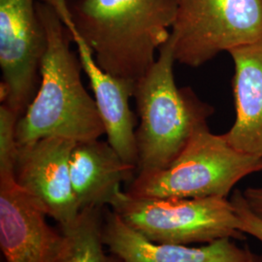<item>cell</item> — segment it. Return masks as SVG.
Masks as SVG:
<instances>
[{
	"label": "cell",
	"instance_id": "12",
	"mask_svg": "<svg viewBox=\"0 0 262 262\" xmlns=\"http://www.w3.org/2000/svg\"><path fill=\"white\" fill-rule=\"evenodd\" d=\"M234 63V123L225 133L236 150L262 159V39L228 53Z\"/></svg>",
	"mask_w": 262,
	"mask_h": 262
},
{
	"label": "cell",
	"instance_id": "5",
	"mask_svg": "<svg viewBox=\"0 0 262 262\" xmlns=\"http://www.w3.org/2000/svg\"><path fill=\"white\" fill-rule=\"evenodd\" d=\"M122 221L156 243L244 240L229 198H135L124 191L110 207Z\"/></svg>",
	"mask_w": 262,
	"mask_h": 262
},
{
	"label": "cell",
	"instance_id": "3",
	"mask_svg": "<svg viewBox=\"0 0 262 262\" xmlns=\"http://www.w3.org/2000/svg\"><path fill=\"white\" fill-rule=\"evenodd\" d=\"M159 57L135 83L133 95L139 125L136 173L167 167L186 147L192 134L208 124L215 109L190 88H179L174 76L173 41L160 47Z\"/></svg>",
	"mask_w": 262,
	"mask_h": 262
},
{
	"label": "cell",
	"instance_id": "14",
	"mask_svg": "<svg viewBox=\"0 0 262 262\" xmlns=\"http://www.w3.org/2000/svg\"><path fill=\"white\" fill-rule=\"evenodd\" d=\"M19 116L8 105H0V181L15 180L19 144L16 129Z\"/></svg>",
	"mask_w": 262,
	"mask_h": 262
},
{
	"label": "cell",
	"instance_id": "9",
	"mask_svg": "<svg viewBox=\"0 0 262 262\" xmlns=\"http://www.w3.org/2000/svg\"><path fill=\"white\" fill-rule=\"evenodd\" d=\"M41 202L15 180L0 181V249L6 262H56L66 236Z\"/></svg>",
	"mask_w": 262,
	"mask_h": 262
},
{
	"label": "cell",
	"instance_id": "1",
	"mask_svg": "<svg viewBox=\"0 0 262 262\" xmlns=\"http://www.w3.org/2000/svg\"><path fill=\"white\" fill-rule=\"evenodd\" d=\"M46 32V49L40 66L37 93L17 122V141L24 145L46 137L80 141L99 139L105 126L95 99L85 91L78 54L56 11L37 1Z\"/></svg>",
	"mask_w": 262,
	"mask_h": 262
},
{
	"label": "cell",
	"instance_id": "11",
	"mask_svg": "<svg viewBox=\"0 0 262 262\" xmlns=\"http://www.w3.org/2000/svg\"><path fill=\"white\" fill-rule=\"evenodd\" d=\"M136 167L124 161L110 143L99 139L76 142L70 156V177L80 210L111 207L122 195Z\"/></svg>",
	"mask_w": 262,
	"mask_h": 262
},
{
	"label": "cell",
	"instance_id": "17",
	"mask_svg": "<svg viewBox=\"0 0 262 262\" xmlns=\"http://www.w3.org/2000/svg\"><path fill=\"white\" fill-rule=\"evenodd\" d=\"M253 262H262V252L260 253H254Z\"/></svg>",
	"mask_w": 262,
	"mask_h": 262
},
{
	"label": "cell",
	"instance_id": "7",
	"mask_svg": "<svg viewBox=\"0 0 262 262\" xmlns=\"http://www.w3.org/2000/svg\"><path fill=\"white\" fill-rule=\"evenodd\" d=\"M36 3L0 0V100L19 117L37 93L47 44Z\"/></svg>",
	"mask_w": 262,
	"mask_h": 262
},
{
	"label": "cell",
	"instance_id": "13",
	"mask_svg": "<svg viewBox=\"0 0 262 262\" xmlns=\"http://www.w3.org/2000/svg\"><path fill=\"white\" fill-rule=\"evenodd\" d=\"M104 208H85L80 212L74 225L61 230L66 241L56 262H123L118 255L105 250Z\"/></svg>",
	"mask_w": 262,
	"mask_h": 262
},
{
	"label": "cell",
	"instance_id": "6",
	"mask_svg": "<svg viewBox=\"0 0 262 262\" xmlns=\"http://www.w3.org/2000/svg\"><path fill=\"white\" fill-rule=\"evenodd\" d=\"M176 61L199 67L262 39V0H178L171 28Z\"/></svg>",
	"mask_w": 262,
	"mask_h": 262
},
{
	"label": "cell",
	"instance_id": "8",
	"mask_svg": "<svg viewBox=\"0 0 262 262\" xmlns=\"http://www.w3.org/2000/svg\"><path fill=\"white\" fill-rule=\"evenodd\" d=\"M76 141L46 137L19 145L15 181L41 202L48 215L64 230L81 212L70 177V156Z\"/></svg>",
	"mask_w": 262,
	"mask_h": 262
},
{
	"label": "cell",
	"instance_id": "16",
	"mask_svg": "<svg viewBox=\"0 0 262 262\" xmlns=\"http://www.w3.org/2000/svg\"><path fill=\"white\" fill-rule=\"evenodd\" d=\"M242 193L249 208L262 219V186L247 187Z\"/></svg>",
	"mask_w": 262,
	"mask_h": 262
},
{
	"label": "cell",
	"instance_id": "18",
	"mask_svg": "<svg viewBox=\"0 0 262 262\" xmlns=\"http://www.w3.org/2000/svg\"><path fill=\"white\" fill-rule=\"evenodd\" d=\"M261 172H262V159H261Z\"/></svg>",
	"mask_w": 262,
	"mask_h": 262
},
{
	"label": "cell",
	"instance_id": "4",
	"mask_svg": "<svg viewBox=\"0 0 262 262\" xmlns=\"http://www.w3.org/2000/svg\"><path fill=\"white\" fill-rule=\"evenodd\" d=\"M260 171L261 159L236 150L207 124L167 167L136 173L124 192L135 198H228L241 180Z\"/></svg>",
	"mask_w": 262,
	"mask_h": 262
},
{
	"label": "cell",
	"instance_id": "10",
	"mask_svg": "<svg viewBox=\"0 0 262 262\" xmlns=\"http://www.w3.org/2000/svg\"><path fill=\"white\" fill-rule=\"evenodd\" d=\"M103 242L123 262H253L254 253L225 238L201 247L156 243L126 225L110 207L103 209Z\"/></svg>",
	"mask_w": 262,
	"mask_h": 262
},
{
	"label": "cell",
	"instance_id": "2",
	"mask_svg": "<svg viewBox=\"0 0 262 262\" xmlns=\"http://www.w3.org/2000/svg\"><path fill=\"white\" fill-rule=\"evenodd\" d=\"M178 0H69L71 19L108 74L132 84L168 40Z\"/></svg>",
	"mask_w": 262,
	"mask_h": 262
},
{
	"label": "cell",
	"instance_id": "15",
	"mask_svg": "<svg viewBox=\"0 0 262 262\" xmlns=\"http://www.w3.org/2000/svg\"><path fill=\"white\" fill-rule=\"evenodd\" d=\"M229 199L234 207L239 230L246 236H252L262 244V219L249 208L242 190L235 189Z\"/></svg>",
	"mask_w": 262,
	"mask_h": 262
}]
</instances>
